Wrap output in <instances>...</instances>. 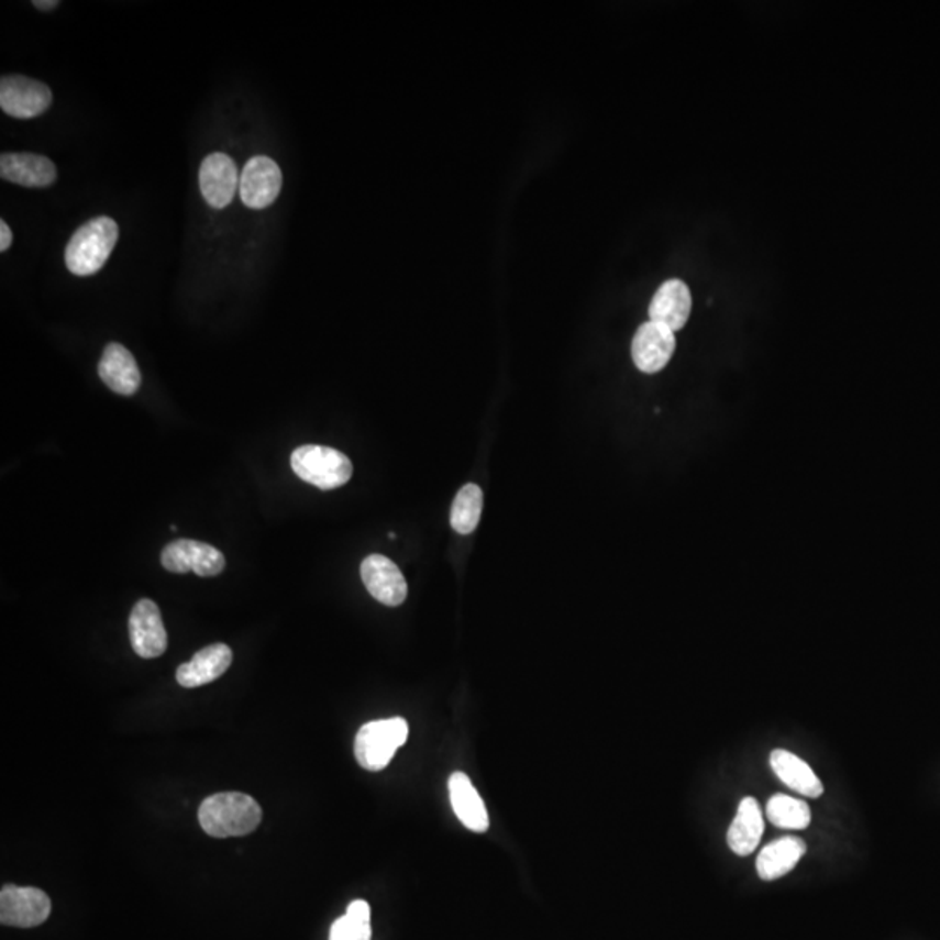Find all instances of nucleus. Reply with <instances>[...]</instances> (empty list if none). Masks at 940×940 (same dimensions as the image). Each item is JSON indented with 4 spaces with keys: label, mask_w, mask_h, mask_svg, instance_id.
<instances>
[{
    "label": "nucleus",
    "mask_w": 940,
    "mask_h": 940,
    "mask_svg": "<svg viewBox=\"0 0 940 940\" xmlns=\"http://www.w3.org/2000/svg\"><path fill=\"white\" fill-rule=\"evenodd\" d=\"M330 940H372V924L345 913L331 925Z\"/></svg>",
    "instance_id": "nucleus-23"
},
{
    "label": "nucleus",
    "mask_w": 940,
    "mask_h": 940,
    "mask_svg": "<svg viewBox=\"0 0 940 940\" xmlns=\"http://www.w3.org/2000/svg\"><path fill=\"white\" fill-rule=\"evenodd\" d=\"M447 789H450V801L460 822L474 832L488 831V811L473 781L465 773H452V777L447 781Z\"/></svg>",
    "instance_id": "nucleus-17"
},
{
    "label": "nucleus",
    "mask_w": 940,
    "mask_h": 940,
    "mask_svg": "<svg viewBox=\"0 0 940 940\" xmlns=\"http://www.w3.org/2000/svg\"><path fill=\"white\" fill-rule=\"evenodd\" d=\"M241 173L234 159L222 152H214L202 161L199 169V187L211 208L223 209L234 201L239 190Z\"/></svg>",
    "instance_id": "nucleus-9"
},
{
    "label": "nucleus",
    "mask_w": 940,
    "mask_h": 940,
    "mask_svg": "<svg viewBox=\"0 0 940 940\" xmlns=\"http://www.w3.org/2000/svg\"><path fill=\"white\" fill-rule=\"evenodd\" d=\"M766 819L781 829L801 831L811 822V811L807 803L790 798L786 794H775L766 803Z\"/></svg>",
    "instance_id": "nucleus-21"
},
{
    "label": "nucleus",
    "mask_w": 940,
    "mask_h": 940,
    "mask_svg": "<svg viewBox=\"0 0 940 940\" xmlns=\"http://www.w3.org/2000/svg\"><path fill=\"white\" fill-rule=\"evenodd\" d=\"M480 512H483V491L479 486L468 483L460 489L453 500L452 522L453 530L460 535H471L479 524Z\"/></svg>",
    "instance_id": "nucleus-22"
},
{
    "label": "nucleus",
    "mask_w": 940,
    "mask_h": 940,
    "mask_svg": "<svg viewBox=\"0 0 940 940\" xmlns=\"http://www.w3.org/2000/svg\"><path fill=\"white\" fill-rule=\"evenodd\" d=\"M232 650L223 643L209 644L176 671V682L184 688H197L217 682L232 664Z\"/></svg>",
    "instance_id": "nucleus-14"
},
{
    "label": "nucleus",
    "mask_w": 940,
    "mask_h": 940,
    "mask_svg": "<svg viewBox=\"0 0 940 940\" xmlns=\"http://www.w3.org/2000/svg\"><path fill=\"white\" fill-rule=\"evenodd\" d=\"M34 5L42 11H51V9L58 8L59 2L56 0H35Z\"/></svg>",
    "instance_id": "nucleus-26"
},
{
    "label": "nucleus",
    "mask_w": 940,
    "mask_h": 940,
    "mask_svg": "<svg viewBox=\"0 0 940 940\" xmlns=\"http://www.w3.org/2000/svg\"><path fill=\"white\" fill-rule=\"evenodd\" d=\"M11 243H13V232L9 229L8 223L2 220V222H0V251H2V253L8 251L9 247H11Z\"/></svg>",
    "instance_id": "nucleus-25"
},
{
    "label": "nucleus",
    "mask_w": 940,
    "mask_h": 940,
    "mask_svg": "<svg viewBox=\"0 0 940 940\" xmlns=\"http://www.w3.org/2000/svg\"><path fill=\"white\" fill-rule=\"evenodd\" d=\"M51 915V900L34 886L4 885L0 892V924L5 927L34 928Z\"/></svg>",
    "instance_id": "nucleus-6"
},
{
    "label": "nucleus",
    "mask_w": 940,
    "mask_h": 940,
    "mask_svg": "<svg viewBox=\"0 0 940 940\" xmlns=\"http://www.w3.org/2000/svg\"><path fill=\"white\" fill-rule=\"evenodd\" d=\"M161 563L167 572H193L199 577H217L225 568V556L209 543L197 540H175L161 552Z\"/></svg>",
    "instance_id": "nucleus-5"
},
{
    "label": "nucleus",
    "mask_w": 940,
    "mask_h": 940,
    "mask_svg": "<svg viewBox=\"0 0 940 940\" xmlns=\"http://www.w3.org/2000/svg\"><path fill=\"white\" fill-rule=\"evenodd\" d=\"M292 473L319 489H334L347 485L354 467L347 455L339 450L318 444H306L292 452Z\"/></svg>",
    "instance_id": "nucleus-3"
},
{
    "label": "nucleus",
    "mask_w": 940,
    "mask_h": 940,
    "mask_svg": "<svg viewBox=\"0 0 940 940\" xmlns=\"http://www.w3.org/2000/svg\"><path fill=\"white\" fill-rule=\"evenodd\" d=\"M674 351H676L674 331L662 327L659 322H644L632 339V361L635 368L643 373L664 369L673 357Z\"/></svg>",
    "instance_id": "nucleus-11"
},
{
    "label": "nucleus",
    "mask_w": 940,
    "mask_h": 940,
    "mask_svg": "<svg viewBox=\"0 0 940 940\" xmlns=\"http://www.w3.org/2000/svg\"><path fill=\"white\" fill-rule=\"evenodd\" d=\"M283 188V173L276 161L256 155L247 161L239 181V196L251 209H265L276 201Z\"/></svg>",
    "instance_id": "nucleus-8"
},
{
    "label": "nucleus",
    "mask_w": 940,
    "mask_h": 940,
    "mask_svg": "<svg viewBox=\"0 0 940 940\" xmlns=\"http://www.w3.org/2000/svg\"><path fill=\"white\" fill-rule=\"evenodd\" d=\"M648 313L650 321L659 322L674 333L682 330L692 313V292L688 286L679 279L664 283L656 289Z\"/></svg>",
    "instance_id": "nucleus-16"
},
{
    "label": "nucleus",
    "mask_w": 940,
    "mask_h": 940,
    "mask_svg": "<svg viewBox=\"0 0 940 940\" xmlns=\"http://www.w3.org/2000/svg\"><path fill=\"white\" fill-rule=\"evenodd\" d=\"M262 807L244 793H217L199 807V823L213 838H235L255 831L262 822Z\"/></svg>",
    "instance_id": "nucleus-1"
},
{
    "label": "nucleus",
    "mask_w": 940,
    "mask_h": 940,
    "mask_svg": "<svg viewBox=\"0 0 940 940\" xmlns=\"http://www.w3.org/2000/svg\"><path fill=\"white\" fill-rule=\"evenodd\" d=\"M361 578L376 601L385 606H399L408 596V584L396 563L381 554H372L361 564Z\"/></svg>",
    "instance_id": "nucleus-12"
},
{
    "label": "nucleus",
    "mask_w": 940,
    "mask_h": 940,
    "mask_svg": "<svg viewBox=\"0 0 940 940\" xmlns=\"http://www.w3.org/2000/svg\"><path fill=\"white\" fill-rule=\"evenodd\" d=\"M130 640L134 653L142 659H157L167 648L159 606L152 599H140L130 615Z\"/></svg>",
    "instance_id": "nucleus-10"
},
{
    "label": "nucleus",
    "mask_w": 940,
    "mask_h": 940,
    "mask_svg": "<svg viewBox=\"0 0 940 940\" xmlns=\"http://www.w3.org/2000/svg\"><path fill=\"white\" fill-rule=\"evenodd\" d=\"M770 766L789 789L796 790L807 798L822 796L823 786L820 778L815 775L810 765H807L801 757L796 756L793 752L786 751V749H775L770 754Z\"/></svg>",
    "instance_id": "nucleus-20"
},
{
    "label": "nucleus",
    "mask_w": 940,
    "mask_h": 940,
    "mask_svg": "<svg viewBox=\"0 0 940 940\" xmlns=\"http://www.w3.org/2000/svg\"><path fill=\"white\" fill-rule=\"evenodd\" d=\"M807 853V843L798 836H784L781 840L772 841L757 855L756 870L761 880L773 882L798 865L801 856Z\"/></svg>",
    "instance_id": "nucleus-19"
},
{
    "label": "nucleus",
    "mask_w": 940,
    "mask_h": 940,
    "mask_svg": "<svg viewBox=\"0 0 940 940\" xmlns=\"http://www.w3.org/2000/svg\"><path fill=\"white\" fill-rule=\"evenodd\" d=\"M53 92L46 84L25 76H5L0 80V109L14 119H35L49 109Z\"/></svg>",
    "instance_id": "nucleus-7"
},
{
    "label": "nucleus",
    "mask_w": 940,
    "mask_h": 940,
    "mask_svg": "<svg viewBox=\"0 0 940 940\" xmlns=\"http://www.w3.org/2000/svg\"><path fill=\"white\" fill-rule=\"evenodd\" d=\"M119 225L110 217L92 218L74 232L65 251V264L74 276H95L118 244Z\"/></svg>",
    "instance_id": "nucleus-2"
},
{
    "label": "nucleus",
    "mask_w": 940,
    "mask_h": 940,
    "mask_svg": "<svg viewBox=\"0 0 940 940\" xmlns=\"http://www.w3.org/2000/svg\"><path fill=\"white\" fill-rule=\"evenodd\" d=\"M347 915L360 919H372V909H369V904L366 900H354L347 907Z\"/></svg>",
    "instance_id": "nucleus-24"
},
{
    "label": "nucleus",
    "mask_w": 940,
    "mask_h": 940,
    "mask_svg": "<svg viewBox=\"0 0 940 940\" xmlns=\"http://www.w3.org/2000/svg\"><path fill=\"white\" fill-rule=\"evenodd\" d=\"M56 166L53 161L44 155L26 154H2L0 157V176L2 180L21 185L29 188H44L55 184Z\"/></svg>",
    "instance_id": "nucleus-15"
},
{
    "label": "nucleus",
    "mask_w": 940,
    "mask_h": 940,
    "mask_svg": "<svg viewBox=\"0 0 940 940\" xmlns=\"http://www.w3.org/2000/svg\"><path fill=\"white\" fill-rule=\"evenodd\" d=\"M763 832H765V820H763L760 803L748 796L740 801L736 819L728 829V847L737 855H751L757 849Z\"/></svg>",
    "instance_id": "nucleus-18"
},
{
    "label": "nucleus",
    "mask_w": 940,
    "mask_h": 940,
    "mask_svg": "<svg viewBox=\"0 0 940 940\" xmlns=\"http://www.w3.org/2000/svg\"><path fill=\"white\" fill-rule=\"evenodd\" d=\"M98 373L101 381L119 396H134L142 385L139 364L134 361L133 354L121 343H109L104 347L98 364Z\"/></svg>",
    "instance_id": "nucleus-13"
},
{
    "label": "nucleus",
    "mask_w": 940,
    "mask_h": 940,
    "mask_svg": "<svg viewBox=\"0 0 940 940\" xmlns=\"http://www.w3.org/2000/svg\"><path fill=\"white\" fill-rule=\"evenodd\" d=\"M408 731L402 718L378 719L364 725L355 736V760L364 770L380 772L389 765L397 749L405 745Z\"/></svg>",
    "instance_id": "nucleus-4"
}]
</instances>
